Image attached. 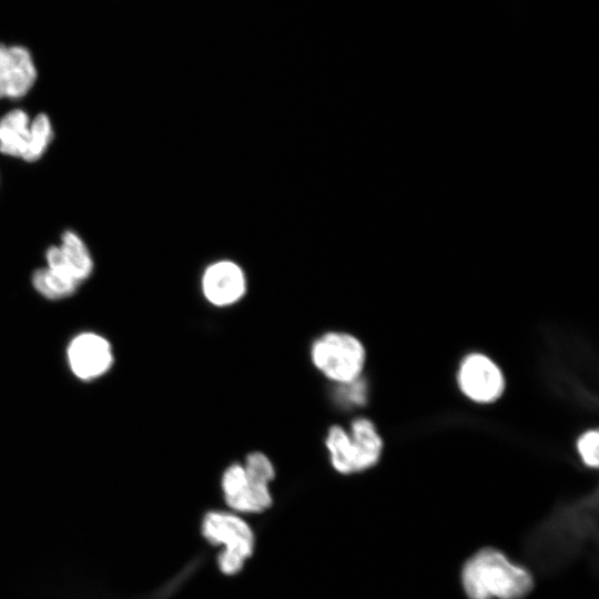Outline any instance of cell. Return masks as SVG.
<instances>
[{
  "instance_id": "1",
  "label": "cell",
  "mask_w": 599,
  "mask_h": 599,
  "mask_svg": "<svg viewBox=\"0 0 599 599\" xmlns=\"http://www.w3.org/2000/svg\"><path fill=\"white\" fill-rule=\"evenodd\" d=\"M597 536L595 495L557 508L527 534L522 551L541 576H550L578 558L592 555L590 548L597 549Z\"/></svg>"
},
{
  "instance_id": "2",
  "label": "cell",
  "mask_w": 599,
  "mask_h": 599,
  "mask_svg": "<svg viewBox=\"0 0 599 599\" xmlns=\"http://www.w3.org/2000/svg\"><path fill=\"white\" fill-rule=\"evenodd\" d=\"M460 582L468 599H525L535 586L526 566L493 547L479 549L465 561Z\"/></svg>"
},
{
  "instance_id": "3",
  "label": "cell",
  "mask_w": 599,
  "mask_h": 599,
  "mask_svg": "<svg viewBox=\"0 0 599 599\" xmlns=\"http://www.w3.org/2000/svg\"><path fill=\"white\" fill-rule=\"evenodd\" d=\"M309 358L315 369L326 379L341 385L362 377L366 349L353 334L329 331L312 342Z\"/></svg>"
},
{
  "instance_id": "4",
  "label": "cell",
  "mask_w": 599,
  "mask_h": 599,
  "mask_svg": "<svg viewBox=\"0 0 599 599\" xmlns=\"http://www.w3.org/2000/svg\"><path fill=\"white\" fill-rule=\"evenodd\" d=\"M202 532L211 544L224 546L219 556V567L226 575L238 572L253 552V532L250 526L234 514L224 511L206 514L202 522Z\"/></svg>"
},
{
  "instance_id": "5",
  "label": "cell",
  "mask_w": 599,
  "mask_h": 599,
  "mask_svg": "<svg viewBox=\"0 0 599 599\" xmlns=\"http://www.w3.org/2000/svg\"><path fill=\"white\" fill-rule=\"evenodd\" d=\"M457 378L464 395L480 404L497 400L505 389L501 369L493 359L480 353L469 354L463 359Z\"/></svg>"
},
{
  "instance_id": "6",
  "label": "cell",
  "mask_w": 599,
  "mask_h": 599,
  "mask_svg": "<svg viewBox=\"0 0 599 599\" xmlns=\"http://www.w3.org/2000/svg\"><path fill=\"white\" fill-rule=\"evenodd\" d=\"M37 68L31 52L20 44L0 43V99H20L34 85Z\"/></svg>"
},
{
  "instance_id": "7",
  "label": "cell",
  "mask_w": 599,
  "mask_h": 599,
  "mask_svg": "<svg viewBox=\"0 0 599 599\" xmlns=\"http://www.w3.org/2000/svg\"><path fill=\"white\" fill-rule=\"evenodd\" d=\"M222 491L230 508L241 512H262L272 504L270 487L251 481L243 464L229 465L221 479Z\"/></svg>"
},
{
  "instance_id": "8",
  "label": "cell",
  "mask_w": 599,
  "mask_h": 599,
  "mask_svg": "<svg viewBox=\"0 0 599 599\" xmlns=\"http://www.w3.org/2000/svg\"><path fill=\"white\" fill-rule=\"evenodd\" d=\"M45 258L48 268L77 285L93 271V260L87 245L71 231L62 234L59 246H51L47 251Z\"/></svg>"
},
{
  "instance_id": "9",
  "label": "cell",
  "mask_w": 599,
  "mask_h": 599,
  "mask_svg": "<svg viewBox=\"0 0 599 599\" xmlns=\"http://www.w3.org/2000/svg\"><path fill=\"white\" fill-rule=\"evenodd\" d=\"M68 358L74 375L82 379L103 375L113 363L109 342L93 333L78 335L69 345Z\"/></svg>"
},
{
  "instance_id": "10",
  "label": "cell",
  "mask_w": 599,
  "mask_h": 599,
  "mask_svg": "<svg viewBox=\"0 0 599 599\" xmlns=\"http://www.w3.org/2000/svg\"><path fill=\"white\" fill-rule=\"evenodd\" d=\"M242 270L232 262H217L209 266L202 278V291L206 301L216 307L237 303L245 294Z\"/></svg>"
},
{
  "instance_id": "11",
  "label": "cell",
  "mask_w": 599,
  "mask_h": 599,
  "mask_svg": "<svg viewBox=\"0 0 599 599\" xmlns=\"http://www.w3.org/2000/svg\"><path fill=\"white\" fill-rule=\"evenodd\" d=\"M355 460V473L374 467L383 451V439L374 423L365 417L355 418L348 429Z\"/></svg>"
},
{
  "instance_id": "12",
  "label": "cell",
  "mask_w": 599,
  "mask_h": 599,
  "mask_svg": "<svg viewBox=\"0 0 599 599\" xmlns=\"http://www.w3.org/2000/svg\"><path fill=\"white\" fill-rule=\"evenodd\" d=\"M31 139V121L23 110H11L0 119L1 153L24 160Z\"/></svg>"
},
{
  "instance_id": "13",
  "label": "cell",
  "mask_w": 599,
  "mask_h": 599,
  "mask_svg": "<svg viewBox=\"0 0 599 599\" xmlns=\"http://www.w3.org/2000/svg\"><path fill=\"white\" fill-rule=\"evenodd\" d=\"M325 447L332 467L342 475L355 473V460L351 436L347 429L332 425L325 436Z\"/></svg>"
},
{
  "instance_id": "14",
  "label": "cell",
  "mask_w": 599,
  "mask_h": 599,
  "mask_svg": "<svg viewBox=\"0 0 599 599\" xmlns=\"http://www.w3.org/2000/svg\"><path fill=\"white\" fill-rule=\"evenodd\" d=\"M34 288L44 297L58 300L74 293L78 285L61 277L48 267L37 270L32 275Z\"/></svg>"
},
{
  "instance_id": "15",
  "label": "cell",
  "mask_w": 599,
  "mask_h": 599,
  "mask_svg": "<svg viewBox=\"0 0 599 599\" xmlns=\"http://www.w3.org/2000/svg\"><path fill=\"white\" fill-rule=\"evenodd\" d=\"M31 145L24 158L27 162L38 161L44 154L53 138L51 121L43 113L31 120Z\"/></svg>"
},
{
  "instance_id": "16",
  "label": "cell",
  "mask_w": 599,
  "mask_h": 599,
  "mask_svg": "<svg viewBox=\"0 0 599 599\" xmlns=\"http://www.w3.org/2000/svg\"><path fill=\"white\" fill-rule=\"evenodd\" d=\"M243 467L246 476L254 483L270 486L275 477V468L268 456L262 451L246 455Z\"/></svg>"
},
{
  "instance_id": "17",
  "label": "cell",
  "mask_w": 599,
  "mask_h": 599,
  "mask_svg": "<svg viewBox=\"0 0 599 599\" xmlns=\"http://www.w3.org/2000/svg\"><path fill=\"white\" fill-rule=\"evenodd\" d=\"M335 399L343 406H359L366 402L367 387L362 377L346 384L336 385Z\"/></svg>"
},
{
  "instance_id": "18",
  "label": "cell",
  "mask_w": 599,
  "mask_h": 599,
  "mask_svg": "<svg viewBox=\"0 0 599 599\" xmlns=\"http://www.w3.org/2000/svg\"><path fill=\"white\" fill-rule=\"evenodd\" d=\"M598 443L599 433L597 429L587 430L577 441L578 453L583 464L588 467L597 468L599 465Z\"/></svg>"
}]
</instances>
